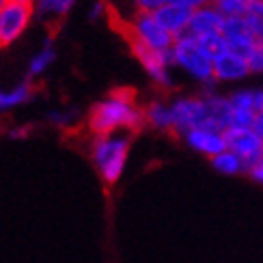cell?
I'll return each mask as SVG.
<instances>
[{"label":"cell","mask_w":263,"mask_h":263,"mask_svg":"<svg viewBox=\"0 0 263 263\" xmlns=\"http://www.w3.org/2000/svg\"><path fill=\"white\" fill-rule=\"evenodd\" d=\"M248 5H263V0H246Z\"/></svg>","instance_id":"d6a6232c"},{"label":"cell","mask_w":263,"mask_h":263,"mask_svg":"<svg viewBox=\"0 0 263 263\" xmlns=\"http://www.w3.org/2000/svg\"><path fill=\"white\" fill-rule=\"evenodd\" d=\"M173 117V136H181L183 132L199 125H210L205 95L199 93H177L168 100Z\"/></svg>","instance_id":"277c9868"},{"label":"cell","mask_w":263,"mask_h":263,"mask_svg":"<svg viewBox=\"0 0 263 263\" xmlns=\"http://www.w3.org/2000/svg\"><path fill=\"white\" fill-rule=\"evenodd\" d=\"M30 134H32L30 123H22V125H15L9 129V138H13V140H26Z\"/></svg>","instance_id":"f1b7e54d"},{"label":"cell","mask_w":263,"mask_h":263,"mask_svg":"<svg viewBox=\"0 0 263 263\" xmlns=\"http://www.w3.org/2000/svg\"><path fill=\"white\" fill-rule=\"evenodd\" d=\"M132 136L134 134L121 132V134H106V136L91 138V145H89L91 162L97 175H100V179L108 188L117 185L123 177L129 151H132Z\"/></svg>","instance_id":"7a4b0ae2"},{"label":"cell","mask_w":263,"mask_h":263,"mask_svg":"<svg viewBox=\"0 0 263 263\" xmlns=\"http://www.w3.org/2000/svg\"><path fill=\"white\" fill-rule=\"evenodd\" d=\"M196 41H199V46L203 48V52L212 61L220 57L222 52H227V43H224V37L220 35V30H218V32H210V35H205V37L196 39Z\"/></svg>","instance_id":"603a6c76"},{"label":"cell","mask_w":263,"mask_h":263,"mask_svg":"<svg viewBox=\"0 0 263 263\" xmlns=\"http://www.w3.org/2000/svg\"><path fill=\"white\" fill-rule=\"evenodd\" d=\"M231 110H248V112H257L255 110V89H235L231 93H227Z\"/></svg>","instance_id":"ffe728a7"},{"label":"cell","mask_w":263,"mask_h":263,"mask_svg":"<svg viewBox=\"0 0 263 263\" xmlns=\"http://www.w3.org/2000/svg\"><path fill=\"white\" fill-rule=\"evenodd\" d=\"M185 145L192 151H196L199 156L212 160L214 156H218L220 151L227 149V140H224V129H218L214 125H199L192 127L188 132H183L179 136Z\"/></svg>","instance_id":"ba28073f"},{"label":"cell","mask_w":263,"mask_h":263,"mask_svg":"<svg viewBox=\"0 0 263 263\" xmlns=\"http://www.w3.org/2000/svg\"><path fill=\"white\" fill-rule=\"evenodd\" d=\"M48 123L52 127L59 129H71L73 125H78V112L73 108H59V110L48 112Z\"/></svg>","instance_id":"7402d4cb"},{"label":"cell","mask_w":263,"mask_h":263,"mask_svg":"<svg viewBox=\"0 0 263 263\" xmlns=\"http://www.w3.org/2000/svg\"><path fill=\"white\" fill-rule=\"evenodd\" d=\"M190 13H192V11L183 9L179 5H175V3H168V5L160 7L153 15H156V20L160 22V26L166 30L173 39H177V37H181V35L188 32Z\"/></svg>","instance_id":"5bb4252c"},{"label":"cell","mask_w":263,"mask_h":263,"mask_svg":"<svg viewBox=\"0 0 263 263\" xmlns=\"http://www.w3.org/2000/svg\"><path fill=\"white\" fill-rule=\"evenodd\" d=\"M244 24L257 41H263V5H248L244 13Z\"/></svg>","instance_id":"44dd1931"},{"label":"cell","mask_w":263,"mask_h":263,"mask_svg":"<svg viewBox=\"0 0 263 263\" xmlns=\"http://www.w3.org/2000/svg\"><path fill=\"white\" fill-rule=\"evenodd\" d=\"M205 3H216V0H205Z\"/></svg>","instance_id":"e575fe53"},{"label":"cell","mask_w":263,"mask_h":263,"mask_svg":"<svg viewBox=\"0 0 263 263\" xmlns=\"http://www.w3.org/2000/svg\"><path fill=\"white\" fill-rule=\"evenodd\" d=\"M250 76H263V41H257L253 52L246 57Z\"/></svg>","instance_id":"d4e9b609"},{"label":"cell","mask_w":263,"mask_h":263,"mask_svg":"<svg viewBox=\"0 0 263 263\" xmlns=\"http://www.w3.org/2000/svg\"><path fill=\"white\" fill-rule=\"evenodd\" d=\"M125 41L129 46V52L134 54V59L140 63V67L145 69L151 84L162 93L175 91L177 78H175V69L171 65L168 52H156V50H149L145 46H140V43H136V41H129V39H125Z\"/></svg>","instance_id":"5b68a950"},{"label":"cell","mask_w":263,"mask_h":263,"mask_svg":"<svg viewBox=\"0 0 263 263\" xmlns=\"http://www.w3.org/2000/svg\"><path fill=\"white\" fill-rule=\"evenodd\" d=\"M142 121H145V127L153 132L173 134V117L166 97H153L142 106Z\"/></svg>","instance_id":"4fadbf2b"},{"label":"cell","mask_w":263,"mask_h":263,"mask_svg":"<svg viewBox=\"0 0 263 263\" xmlns=\"http://www.w3.org/2000/svg\"><path fill=\"white\" fill-rule=\"evenodd\" d=\"M212 168L220 175H227V177H237V175H246V164L239 160L235 153H231L229 149L220 151L218 156H214L212 160Z\"/></svg>","instance_id":"ac0fdd59"},{"label":"cell","mask_w":263,"mask_h":263,"mask_svg":"<svg viewBox=\"0 0 263 263\" xmlns=\"http://www.w3.org/2000/svg\"><path fill=\"white\" fill-rule=\"evenodd\" d=\"M168 59L173 69L185 76L188 80L196 82L201 86V91L218 89V84L214 82V76H212V59L203 52V48L194 37L181 35L175 39L168 50Z\"/></svg>","instance_id":"3957f363"},{"label":"cell","mask_w":263,"mask_h":263,"mask_svg":"<svg viewBox=\"0 0 263 263\" xmlns=\"http://www.w3.org/2000/svg\"><path fill=\"white\" fill-rule=\"evenodd\" d=\"M171 3L179 5L183 9H188V11H194V9H199L201 5H205V0H171Z\"/></svg>","instance_id":"f546056e"},{"label":"cell","mask_w":263,"mask_h":263,"mask_svg":"<svg viewBox=\"0 0 263 263\" xmlns=\"http://www.w3.org/2000/svg\"><path fill=\"white\" fill-rule=\"evenodd\" d=\"M123 37L129 39V41H136V43H140V46H145L149 50H156V52H168L173 41H175L168 32L160 26L156 15L153 13H140V11H134L132 17L125 20Z\"/></svg>","instance_id":"8992f818"},{"label":"cell","mask_w":263,"mask_h":263,"mask_svg":"<svg viewBox=\"0 0 263 263\" xmlns=\"http://www.w3.org/2000/svg\"><path fill=\"white\" fill-rule=\"evenodd\" d=\"M145 127L142 121V106L132 89H115L104 100L95 102L86 115V129L91 136L106 134H136Z\"/></svg>","instance_id":"6da1fadb"},{"label":"cell","mask_w":263,"mask_h":263,"mask_svg":"<svg viewBox=\"0 0 263 263\" xmlns=\"http://www.w3.org/2000/svg\"><path fill=\"white\" fill-rule=\"evenodd\" d=\"M76 0H35L32 11L46 20H63L73 9Z\"/></svg>","instance_id":"d6986e66"},{"label":"cell","mask_w":263,"mask_h":263,"mask_svg":"<svg viewBox=\"0 0 263 263\" xmlns=\"http://www.w3.org/2000/svg\"><path fill=\"white\" fill-rule=\"evenodd\" d=\"M207 102V117H210V125L218 129H229L231 123V104H229L227 93H220L218 89H205L201 91Z\"/></svg>","instance_id":"9a60e30c"},{"label":"cell","mask_w":263,"mask_h":263,"mask_svg":"<svg viewBox=\"0 0 263 263\" xmlns=\"http://www.w3.org/2000/svg\"><path fill=\"white\" fill-rule=\"evenodd\" d=\"M222 15L218 13V9L212 5V3H205L201 5L199 9H194L190 13V22H188V32L194 39H201L210 32H218L220 30V24H222Z\"/></svg>","instance_id":"7c38bea8"},{"label":"cell","mask_w":263,"mask_h":263,"mask_svg":"<svg viewBox=\"0 0 263 263\" xmlns=\"http://www.w3.org/2000/svg\"><path fill=\"white\" fill-rule=\"evenodd\" d=\"M253 129L257 132V136L263 140V110L255 112V121H253Z\"/></svg>","instance_id":"4dcf8cb0"},{"label":"cell","mask_w":263,"mask_h":263,"mask_svg":"<svg viewBox=\"0 0 263 263\" xmlns=\"http://www.w3.org/2000/svg\"><path fill=\"white\" fill-rule=\"evenodd\" d=\"M54 61H57V48H54L52 39H48V41L43 43V46L30 57V61H28V65H26V80L35 82L37 78H41V76L54 65Z\"/></svg>","instance_id":"e0dca14e"},{"label":"cell","mask_w":263,"mask_h":263,"mask_svg":"<svg viewBox=\"0 0 263 263\" xmlns=\"http://www.w3.org/2000/svg\"><path fill=\"white\" fill-rule=\"evenodd\" d=\"M108 15H110V9H108L106 0H95L93 7L89 9V17H91L93 22H97V20H106Z\"/></svg>","instance_id":"4316f807"},{"label":"cell","mask_w":263,"mask_h":263,"mask_svg":"<svg viewBox=\"0 0 263 263\" xmlns=\"http://www.w3.org/2000/svg\"><path fill=\"white\" fill-rule=\"evenodd\" d=\"M9 3H11V0H0V9H3L5 5H9Z\"/></svg>","instance_id":"836d02e7"},{"label":"cell","mask_w":263,"mask_h":263,"mask_svg":"<svg viewBox=\"0 0 263 263\" xmlns=\"http://www.w3.org/2000/svg\"><path fill=\"white\" fill-rule=\"evenodd\" d=\"M35 93H37L35 82L26 78L7 86V89H0V112L15 110V108L28 104L35 97Z\"/></svg>","instance_id":"2e32d148"},{"label":"cell","mask_w":263,"mask_h":263,"mask_svg":"<svg viewBox=\"0 0 263 263\" xmlns=\"http://www.w3.org/2000/svg\"><path fill=\"white\" fill-rule=\"evenodd\" d=\"M227 149L235 153L246 166L263 158V140L257 136V132L250 129H224Z\"/></svg>","instance_id":"9c48e42d"},{"label":"cell","mask_w":263,"mask_h":263,"mask_svg":"<svg viewBox=\"0 0 263 263\" xmlns=\"http://www.w3.org/2000/svg\"><path fill=\"white\" fill-rule=\"evenodd\" d=\"M246 175H248V177L253 179V181H257V183L263 185V158H259V160L253 162V164H248Z\"/></svg>","instance_id":"83f0119b"},{"label":"cell","mask_w":263,"mask_h":263,"mask_svg":"<svg viewBox=\"0 0 263 263\" xmlns=\"http://www.w3.org/2000/svg\"><path fill=\"white\" fill-rule=\"evenodd\" d=\"M32 17L35 11L30 5L9 3L0 9V50L13 46L20 37H24Z\"/></svg>","instance_id":"52a82bcc"},{"label":"cell","mask_w":263,"mask_h":263,"mask_svg":"<svg viewBox=\"0 0 263 263\" xmlns=\"http://www.w3.org/2000/svg\"><path fill=\"white\" fill-rule=\"evenodd\" d=\"M11 3H22V5H30V7H32V3H35V0H11Z\"/></svg>","instance_id":"1f68e13d"},{"label":"cell","mask_w":263,"mask_h":263,"mask_svg":"<svg viewBox=\"0 0 263 263\" xmlns=\"http://www.w3.org/2000/svg\"><path fill=\"white\" fill-rule=\"evenodd\" d=\"M134 3V11H140V13H156V11L164 5H168L171 0H132Z\"/></svg>","instance_id":"484cf974"},{"label":"cell","mask_w":263,"mask_h":263,"mask_svg":"<svg viewBox=\"0 0 263 263\" xmlns=\"http://www.w3.org/2000/svg\"><path fill=\"white\" fill-rule=\"evenodd\" d=\"M212 76H214V82L220 86V84H237V82H244L250 69H248V61L239 54L233 52H222L218 59L212 61Z\"/></svg>","instance_id":"30bf717a"},{"label":"cell","mask_w":263,"mask_h":263,"mask_svg":"<svg viewBox=\"0 0 263 263\" xmlns=\"http://www.w3.org/2000/svg\"><path fill=\"white\" fill-rule=\"evenodd\" d=\"M220 35L224 37L227 50L239 54V57H248L253 48L257 46V39L250 35V30L244 24V17H224L220 24Z\"/></svg>","instance_id":"8fae6325"},{"label":"cell","mask_w":263,"mask_h":263,"mask_svg":"<svg viewBox=\"0 0 263 263\" xmlns=\"http://www.w3.org/2000/svg\"><path fill=\"white\" fill-rule=\"evenodd\" d=\"M212 5L218 9V13L222 17H244L248 9L246 0H216Z\"/></svg>","instance_id":"cb8c5ba5"}]
</instances>
